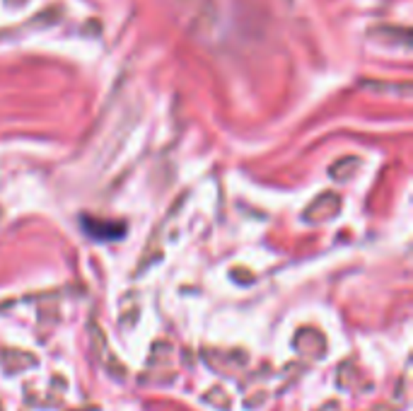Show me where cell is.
<instances>
[{"label":"cell","mask_w":413,"mask_h":411,"mask_svg":"<svg viewBox=\"0 0 413 411\" xmlns=\"http://www.w3.org/2000/svg\"><path fill=\"white\" fill-rule=\"evenodd\" d=\"M5 3L12 5V8H17V5H24V3H27V0H5Z\"/></svg>","instance_id":"obj_1"}]
</instances>
